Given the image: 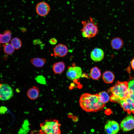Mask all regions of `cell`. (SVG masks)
Segmentation results:
<instances>
[{"mask_svg":"<svg viewBox=\"0 0 134 134\" xmlns=\"http://www.w3.org/2000/svg\"><path fill=\"white\" fill-rule=\"evenodd\" d=\"M79 102L82 109L87 112H97L102 110L105 105L100 100L99 93L83 94L80 97Z\"/></svg>","mask_w":134,"mask_h":134,"instance_id":"obj_1","label":"cell"},{"mask_svg":"<svg viewBox=\"0 0 134 134\" xmlns=\"http://www.w3.org/2000/svg\"><path fill=\"white\" fill-rule=\"evenodd\" d=\"M128 84L127 81H118L110 87L108 90L112 93L110 97V101L120 103L122 100L129 98Z\"/></svg>","mask_w":134,"mask_h":134,"instance_id":"obj_2","label":"cell"},{"mask_svg":"<svg viewBox=\"0 0 134 134\" xmlns=\"http://www.w3.org/2000/svg\"><path fill=\"white\" fill-rule=\"evenodd\" d=\"M81 23L83 25L81 31L83 36L90 39L95 37L99 32L98 24L91 17L87 20L82 21Z\"/></svg>","mask_w":134,"mask_h":134,"instance_id":"obj_3","label":"cell"},{"mask_svg":"<svg viewBox=\"0 0 134 134\" xmlns=\"http://www.w3.org/2000/svg\"><path fill=\"white\" fill-rule=\"evenodd\" d=\"M61 126L56 119H47L40 124V130L46 134H61Z\"/></svg>","mask_w":134,"mask_h":134,"instance_id":"obj_4","label":"cell"},{"mask_svg":"<svg viewBox=\"0 0 134 134\" xmlns=\"http://www.w3.org/2000/svg\"><path fill=\"white\" fill-rule=\"evenodd\" d=\"M13 90L8 84L5 83L0 84V100H7L13 96Z\"/></svg>","mask_w":134,"mask_h":134,"instance_id":"obj_5","label":"cell"},{"mask_svg":"<svg viewBox=\"0 0 134 134\" xmlns=\"http://www.w3.org/2000/svg\"><path fill=\"white\" fill-rule=\"evenodd\" d=\"M120 128L124 132H128L134 129V117L129 115L121 122Z\"/></svg>","mask_w":134,"mask_h":134,"instance_id":"obj_6","label":"cell"},{"mask_svg":"<svg viewBox=\"0 0 134 134\" xmlns=\"http://www.w3.org/2000/svg\"><path fill=\"white\" fill-rule=\"evenodd\" d=\"M82 70L78 66L69 67H68L66 74L67 78L71 80L78 79L81 76Z\"/></svg>","mask_w":134,"mask_h":134,"instance_id":"obj_7","label":"cell"},{"mask_svg":"<svg viewBox=\"0 0 134 134\" xmlns=\"http://www.w3.org/2000/svg\"><path fill=\"white\" fill-rule=\"evenodd\" d=\"M50 10L49 5L45 1L40 2L37 4L36 6V11L37 14L41 17L47 15Z\"/></svg>","mask_w":134,"mask_h":134,"instance_id":"obj_8","label":"cell"},{"mask_svg":"<svg viewBox=\"0 0 134 134\" xmlns=\"http://www.w3.org/2000/svg\"><path fill=\"white\" fill-rule=\"evenodd\" d=\"M119 130L118 124L114 120L108 121L104 126V131L107 134H116Z\"/></svg>","mask_w":134,"mask_h":134,"instance_id":"obj_9","label":"cell"},{"mask_svg":"<svg viewBox=\"0 0 134 134\" xmlns=\"http://www.w3.org/2000/svg\"><path fill=\"white\" fill-rule=\"evenodd\" d=\"M120 104L124 110L129 114H134V101L129 98L122 100Z\"/></svg>","mask_w":134,"mask_h":134,"instance_id":"obj_10","label":"cell"},{"mask_svg":"<svg viewBox=\"0 0 134 134\" xmlns=\"http://www.w3.org/2000/svg\"><path fill=\"white\" fill-rule=\"evenodd\" d=\"M54 55L55 57H63L68 52V49L65 45L60 44L57 45L53 48Z\"/></svg>","mask_w":134,"mask_h":134,"instance_id":"obj_11","label":"cell"},{"mask_svg":"<svg viewBox=\"0 0 134 134\" xmlns=\"http://www.w3.org/2000/svg\"><path fill=\"white\" fill-rule=\"evenodd\" d=\"M104 52L101 49L96 48L94 49L91 54V57L94 61L99 62L101 61L103 58Z\"/></svg>","mask_w":134,"mask_h":134,"instance_id":"obj_12","label":"cell"},{"mask_svg":"<svg viewBox=\"0 0 134 134\" xmlns=\"http://www.w3.org/2000/svg\"><path fill=\"white\" fill-rule=\"evenodd\" d=\"M27 95L28 98L32 100H35L39 97V90L36 86H33L30 88L27 91Z\"/></svg>","mask_w":134,"mask_h":134,"instance_id":"obj_13","label":"cell"},{"mask_svg":"<svg viewBox=\"0 0 134 134\" xmlns=\"http://www.w3.org/2000/svg\"><path fill=\"white\" fill-rule=\"evenodd\" d=\"M65 68V63L63 61H60L53 65L52 69L55 74H60L64 71Z\"/></svg>","mask_w":134,"mask_h":134,"instance_id":"obj_14","label":"cell"},{"mask_svg":"<svg viewBox=\"0 0 134 134\" xmlns=\"http://www.w3.org/2000/svg\"><path fill=\"white\" fill-rule=\"evenodd\" d=\"M115 78L113 73L109 71H106L102 75V79L105 83L110 84L113 82Z\"/></svg>","mask_w":134,"mask_h":134,"instance_id":"obj_15","label":"cell"},{"mask_svg":"<svg viewBox=\"0 0 134 134\" xmlns=\"http://www.w3.org/2000/svg\"><path fill=\"white\" fill-rule=\"evenodd\" d=\"M123 40L118 37L113 38L111 42V45L112 48L116 50L121 49L123 45Z\"/></svg>","mask_w":134,"mask_h":134,"instance_id":"obj_16","label":"cell"},{"mask_svg":"<svg viewBox=\"0 0 134 134\" xmlns=\"http://www.w3.org/2000/svg\"><path fill=\"white\" fill-rule=\"evenodd\" d=\"M11 32L9 30L5 31L3 34H0V43H8L11 39Z\"/></svg>","mask_w":134,"mask_h":134,"instance_id":"obj_17","label":"cell"},{"mask_svg":"<svg viewBox=\"0 0 134 134\" xmlns=\"http://www.w3.org/2000/svg\"><path fill=\"white\" fill-rule=\"evenodd\" d=\"M46 61V60L44 58H35L31 60V62L35 67H41L45 65Z\"/></svg>","mask_w":134,"mask_h":134,"instance_id":"obj_18","label":"cell"},{"mask_svg":"<svg viewBox=\"0 0 134 134\" xmlns=\"http://www.w3.org/2000/svg\"><path fill=\"white\" fill-rule=\"evenodd\" d=\"M90 75L93 79L98 80L99 79L101 75L100 70L97 67H94L91 70Z\"/></svg>","mask_w":134,"mask_h":134,"instance_id":"obj_19","label":"cell"},{"mask_svg":"<svg viewBox=\"0 0 134 134\" xmlns=\"http://www.w3.org/2000/svg\"><path fill=\"white\" fill-rule=\"evenodd\" d=\"M130 79L128 84L129 98L134 101V77Z\"/></svg>","mask_w":134,"mask_h":134,"instance_id":"obj_20","label":"cell"},{"mask_svg":"<svg viewBox=\"0 0 134 134\" xmlns=\"http://www.w3.org/2000/svg\"><path fill=\"white\" fill-rule=\"evenodd\" d=\"M3 51L4 53L8 55H11L15 51V49L9 43H7L2 45Z\"/></svg>","mask_w":134,"mask_h":134,"instance_id":"obj_21","label":"cell"},{"mask_svg":"<svg viewBox=\"0 0 134 134\" xmlns=\"http://www.w3.org/2000/svg\"><path fill=\"white\" fill-rule=\"evenodd\" d=\"M11 43L14 49L16 50L19 49L22 46V43L20 39L18 37H14L11 41Z\"/></svg>","mask_w":134,"mask_h":134,"instance_id":"obj_22","label":"cell"},{"mask_svg":"<svg viewBox=\"0 0 134 134\" xmlns=\"http://www.w3.org/2000/svg\"><path fill=\"white\" fill-rule=\"evenodd\" d=\"M99 94L100 100L103 103L105 104L109 100L110 97L106 92L103 91L100 92Z\"/></svg>","mask_w":134,"mask_h":134,"instance_id":"obj_23","label":"cell"},{"mask_svg":"<svg viewBox=\"0 0 134 134\" xmlns=\"http://www.w3.org/2000/svg\"><path fill=\"white\" fill-rule=\"evenodd\" d=\"M49 42L51 44L54 45L57 43V40L55 38H53L49 40Z\"/></svg>","mask_w":134,"mask_h":134,"instance_id":"obj_24","label":"cell"},{"mask_svg":"<svg viewBox=\"0 0 134 134\" xmlns=\"http://www.w3.org/2000/svg\"><path fill=\"white\" fill-rule=\"evenodd\" d=\"M7 110L6 108L5 107H1L0 108V114H2L5 113Z\"/></svg>","mask_w":134,"mask_h":134,"instance_id":"obj_25","label":"cell"},{"mask_svg":"<svg viewBox=\"0 0 134 134\" xmlns=\"http://www.w3.org/2000/svg\"><path fill=\"white\" fill-rule=\"evenodd\" d=\"M131 65L132 68L134 70V58L131 61Z\"/></svg>","mask_w":134,"mask_h":134,"instance_id":"obj_26","label":"cell"},{"mask_svg":"<svg viewBox=\"0 0 134 134\" xmlns=\"http://www.w3.org/2000/svg\"><path fill=\"white\" fill-rule=\"evenodd\" d=\"M37 134H46L44 133L43 132L41 131V130H40V132L39 133H38Z\"/></svg>","mask_w":134,"mask_h":134,"instance_id":"obj_27","label":"cell"},{"mask_svg":"<svg viewBox=\"0 0 134 134\" xmlns=\"http://www.w3.org/2000/svg\"></svg>","mask_w":134,"mask_h":134,"instance_id":"obj_28","label":"cell"},{"mask_svg":"<svg viewBox=\"0 0 134 134\" xmlns=\"http://www.w3.org/2000/svg\"></svg>","mask_w":134,"mask_h":134,"instance_id":"obj_29","label":"cell"}]
</instances>
